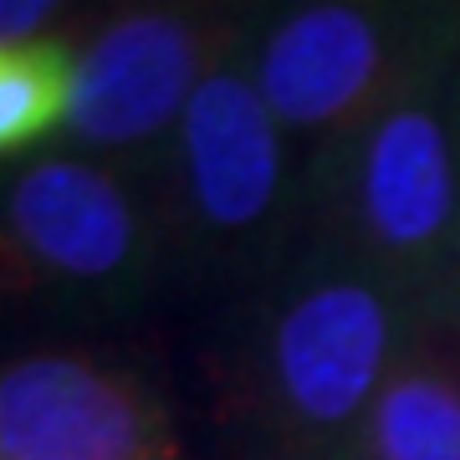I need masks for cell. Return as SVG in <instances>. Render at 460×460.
Wrapping results in <instances>:
<instances>
[{"mask_svg": "<svg viewBox=\"0 0 460 460\" xmlns=\"http://www.w3.org/2000/svg\"><path fill=\"white\" fill-rule=\"evenodd\" d=\"M0 460H180V440L144 378L31 353L0 368Z\"/></svg>", "mask_w": 460, "mask_h": 460, "instance_id": "cell-1", "label": "cell"}, {"mask_svg": "<svg viewBox=\"0 0 460 460\" xmlns=\"http://www.w3.org/2000/svg\"><path fill=\"white\" fill-rule=\"evenodd\" d=\"M226 41V26L174 11H128L98 26L93 41L77 51L66 128L83 144L102 148L148 144L174 118H184Z\"/></svg>", "mask_w": 460, "mask_h": 460, "instance_id": "cell-2", "label": "cell"}, {"mask_svg": "<svg viewBox=\"0 0 460 460\" xmlns=\"http://www.w3.org/2000/svg\"><path fill=\"white\" fill-rule=\"evenodd\" d=\"M133 205L102 169L41 159L0 195V296L102 281L133 256Z\"/></svg>", "mask_w": 460, "mask_h": 460, "instance_id": "cell-3", "label": "cell"}, {"mask_svg": "<svg viewBox=\"0 0 460 460\" xmlns=\"http://www.w3.org/2000/svg\"><path fill=\"white\" fill-rule=\"evenodd\" d=\"M389 378V307L363 281H328L277 323L271 384L296 435H343Z\"/></svg>", "mask_w": 460, "mask_h": 460, "instance_id": "cell-4", "label": "cell"}, {"mask_svg": "<svg viewBox=\"0 0 460 460\" xmlns=\"http://www.w3.org/2000/svg\"><path fill=\"white\" fill-rule=\"evenodd\" d=\"M384 83L378 26L348 0H317L266 36L256 87L277 123L332 133L363 118Z\"/></svg>", "mask_w": 460, "mask_h": 460, "instance_id": "cell-5", "label": "cell"}, {"mask_svg": "<svg viewBox=\"0 0 460 460\" xmlns=\"http://www.w3.org/2000/svg\"><path fill=\"white\" fill-rule=\"evenodd\" d=\"M184 180L215 230L261 226L281 190V123L241 72H210L180 118Z\"/></svg>", "mask_w": 460, "mask_h": 460, "instance_id": "cell-6", "label": "cell"}, {"mask_svg": "<svg viewBox=\"0 0 460 460\" xmlns=\"http://www.w3.org/2000/svg\"><path fill=\"white\" fill-rule=\"evenodd\" d=\"M363 226L384 251L420 256L456 215V164L435 113L394 108L368 133L358 174Z\"/></svg>", "mask_w": 460, "mask_h": 460, "instance_id": "cell-7", "label": "cell"}, {"mask_svg": "<svg viewBox=\"0 0 460 460\" xmlns=\"http://www.w3.org/2000/svg\"><path fill=\"white\" fill-rule=\"evenodd\" d=\"M358 460H460V374L410 358L384 378L358 435Z\"/></svg>", "mask_w": 460, "mask_h": 460, "instance_id": "cell-8", "label": "cell"}, {"mask_svg": "<svg viewBox=\"0 0 460 460\" xmlns=\"http://www.w3.org/2000/svg\"><path fill=\"white\" fill-rule=\"evenodd\" d=\"M72 83H77V51L66 36L0 47V164L66 128Z\"/></svg>", "mask_w": 460, "mask_h": 460, "instance_id": "cell-9", "label": "cell"}, {"mask_svg": "<svg viewBox=\"0 0 460 460\" xmlns=\"http://www.w3.org/2000/svg\"><path fill=\"white\" fill-rule=\"evenodd\" d=\"M66 0H0V47H16V41H36Z\"/></svg>", "mask_w": 460, "mask_h": 460, "instance_id": "cell-10", "label": "cell"}]
</instances>
